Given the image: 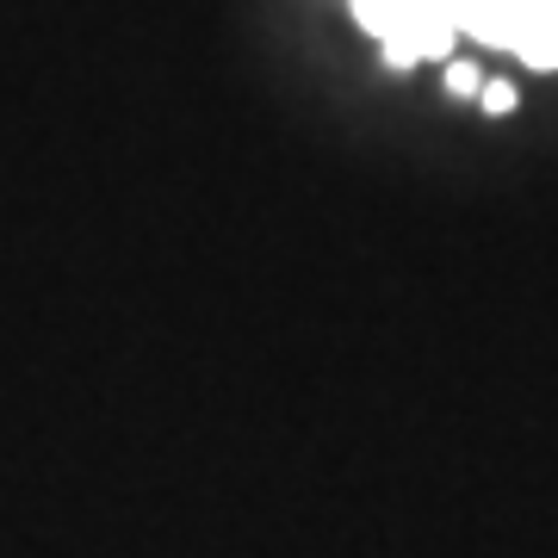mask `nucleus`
Here are the masks:
<instances>
[{
    "mask_svg": "<svg viewBox=\"0 0 558 558\" xmlns=\"http://www.w3.org/2000/svg\"><path fill=\"white\" fill-rule=\"evenodd\" d=\"M453 25H459V32H472L478 44L515 50V38H521V0H453Z\"/></svg>",
    "mask_w": 558,
    "mask_h": 558,
    "instance_id": "obj_1",
    "label": "nucleus"
},
{
    "mask_svg": "<svg viewBox=\"0 0 558 558\" xmlns=\"http://www.w3.org/2000/svg\"><path fill=\"white\" fill-rule=\"evenodd\" d=\"M515 57L527 69H558V25H527L515 38Z\"/></svg>",
    "mask_w": 558,
    "mask_h": 558,
    "instance_id": "obj_2",
    "label": "nucleus"
},
{
    "mask_svg": "<svg viewBox=\"0 0 558 558\" xmlns=\"http://www.w3.org/2000/svg\"><path fill=\"white\" fill-rule=\"evenodd\" d=\"M354 20L366 25V32L391 38V32L403 25V0H354Z\"/></svg>",
    "mask_w": 558,
    "mask_h": 558,
    "instance_id": "obj_3",
    "label": "nucleus"
},
{
    "mask_svg": "<svg viewBox=\"0 0 558 558\" xmlns=\"http://www.w3.org/2000/svg\"><path fill=\"white\" fill-rule=\"evenodd\" d=\"M478 87H484V75L472 62H447V94L453 100H478Z\"/></svg>",
    "mask_w": 558,
    "mask_h": 558,
    "instance_id": "obj_4",
    "label": "nucleus"
},
{
    "mask_svg": "<svg viewBox=\"0 0 558 558\" xmlns=\"http://www.w3.org/2000/svg\"><path fill=\"white\" fill-rule=\"evenodd\" d=\"M478 106H484V112H497V119H502V112H515V81H484Z\"/></svg>",
    "mask_w": 558,
    "mask_h": 558,
    "instance_id": "obj_5",
    "label": "nucleus"
}]
</instances>
